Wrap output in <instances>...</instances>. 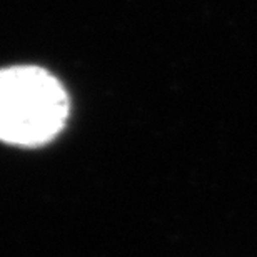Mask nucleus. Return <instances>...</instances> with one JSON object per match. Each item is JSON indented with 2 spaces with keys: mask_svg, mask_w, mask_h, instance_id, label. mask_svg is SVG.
<instances>
[{
  "mask_svg": "<svg viewBox=\"0 0 257 257\" xmlns=\"http://www.w3.org/2000/svg\"><path fill=\"white\" fill-rule=\"evenodd\" d=\"M69 117V97L47 70L34 65L0 69V142L40 147L54 141Z\"/></svg>",
  "mask_w": 257,
  "mask_h": 257,
  "instance_id": "obj_1",
  "label": "nucleus"
}]
</instances>
